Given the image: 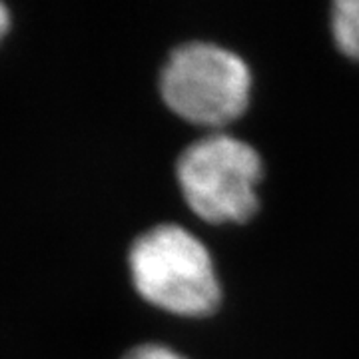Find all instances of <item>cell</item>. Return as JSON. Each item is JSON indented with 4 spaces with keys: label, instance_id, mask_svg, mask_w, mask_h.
Instances as JSON below:
<instances>
[{
    "label": "cell",
    "instance_id": "cell-5",
    "mask_svg": "<svg viewBox=\"0 0 359 359\" xmlns=\"http://www.w3.org/2000/svg\"><path fill=\"white\" fill-rule=\"evenodd\" d=\"M124 359H186L182 358L180 353H176L174 349H168L164 346H140L136 349H132L130 353H126Z\"/></svg>",
    "mask_w": 359,
    "mask_h": 359
},
{
    "label": "cell",
    "instance_id": "cell-1",
    "mask_svg": "<svg viewBox=\"0 0 359 359\" xmlns=\"http://www.w3.org/2000/svg\"><path fill=\"white\" fill-rule=\"evenodd\" d=\"M138 294L176 316H210L219 306V282L210 252L188 230L164 224L140 236L130 250Z\"/></svg>",
    "mask_w": 359,
    "mask_h": 359
},
{
    "label": "cell",
    "instance_id": "cell-6",
    "mask_svg": "<svg viewBox=\"0 0 359 359\" xmlns=\"http://www.w3.org/2000/svg\"><path fill=\"white\" fill-rule=\"evenodd\" d=\"M8 25H11V14H8V11H6V6H4V4H0V40H2V36L6 34Z\"/></svg>",
    "mask_w": 359,
    "mask_h": 359
},
{
    "label": "cell",
    "instance_id": "cell-3",
    "mask_svg": "<svg viewBox=\"0 0 359 359\" xmlns=\"http://www.w3.org/2000/svg\"><path fill=\"white\" fill-rule=\"evenodd\" d=\"M262 158L228 134L194 142L178 160V182L188 205L205 222H245L257 210Z\"/></svg>",
    "mask_w": 359,
    "mask_h": 359
},
{
    "label": "cell",
    "instance_id": "cell-4",
    "mask_svg": "<svg viewBox=\"0 0 359 359\" xmlns=\"http://www.w3.org/2000/svg\"><path fill=\"white\" fill-rule=\"evenodd\" d=\"M334 36L339 50L359 60V0L335 2Z\"/></svg>",
    "mask_w": 359,
    "mask_h": 359
},
{
    "label": "cell",
    "instance_id": "cell-2",
    "mask_svg": "<svg viewBox=\"0 0 359 359\" xmlns=\"http://www.w3.org/2000/svg\"><path fill=\"white\" fill-rule=\"evenodd\" d=\"M252 76L244 60L216 44L192 42L172 52L162 70L164 102L184 120L222 126L244 114Z\"/></svg>",
    "mask_w": 359,
    "mask_h": 359
}]
</instances>
